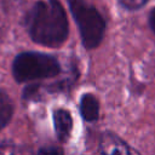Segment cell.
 <instances>
[{
  "mask_svg": "<svg viewBox=\"0 0 155 155\" xmlns=\"http://www.w3.org/2000/svg\"><path fill=\"white\" fill-rule=\"evenodd\" d=\"M148 0H119V2L127 10H138L147 4Z\"/></svg>",
  "mask_w": 155,
  "mask_h": 155,
  "instance_id": "cell-8",
  "label": "cell"
},
{
  "mask_svg": "<svg viewBox=\"0 0 155 155\" xmlns=\"http://www.w3.org/2000/svg\"><path fill=\"white\" fill-rule=\"evenodd\" d=\"M13 114V104L8 94L0 91V131L10 122Z\"/></svg>",
  "mask_w": 155,
  "mask_h": 155,
  "instance_id": "cell-7",
  "label": "cell"
},
{
  "mask_svg": "<svg viewBox=\"0 0 155 155\" xmlns=\"http://www.w3.org/2000/svg\"><path fill=\"white\" fill-rule=\"evenodd\" d=\"M149 25H150L153 33L155 34V7H154V8L150 11V13H149Z\"/></svg>",
  "mask_w": 155,
  "mask_h": 155,
  "instance_id": "cell-9",
  "label": "cell"
},
{
  "mask_svg": "<svg viewBox=\"0 0 155 155\" xmlns=\"http://www.w3.org/2000/svg\"><path fill=\"white\" fill-rule=\"evenodd\" d=\"M59 73L58 61L53 56L40 52H23L15 58L12 64V74L18 82L48 79Z\"/></svg>",
  "mask_w": 155,
  "mask_h": 155,
  "instance_id": "cell-3",
  "label": "cell"
},
{
  "mask_svg": "<svg viewBox=\"0 0 155 155\" xmlns=\"http://www.w3.org/2000/svg\"><path fill=\"white\" fill-rule=\"evenodd\" d=\"M53 124H54V131L57 134V138L59 142H65L73 128V119L69 111L65 109H57L53 111Z\"/></svg>",
  "mask_w": 155,
  "mask_h": 155,
  "instance_id": "cell-4",
  "label": "cell"
},
{
  "mask_svg": "<svg viewBox=\"0 0 155 155\" xmlns=\"http://www.w3.org/2000/svg\"><path fill=\"white\" fill-rule=\"evenodd\" d=\"M40 153H54V154H58V153H62L61 150H58V149H53V148H50V149H41L40 150Z\"/></svg>",
  "mask_w": 155,
  "mask_h": 155,
  "instance_id": "cell-10",
  "label": "cell"
},
{
  "mask_svg": "<svg viewBox=\"0 0 155 155\" xmlns=\"http://www.w3.org/2000/svg\"><path fill=\"white\" fill-rule=\"evenodd\" d=\"M101 151L104 154H130L134 153L121 138L113 133H104L101 139Z\"/></svg>",
  "mask_w": 155,
  "mask_h": 155,
  "instance_id": "cell-5",
  "label": "cell"
},
{
  "mask_svg": "<svg viewBox=\"0 0 155 155\" xmlns=\"http://www.w3.org/2000/svg\"><path fill=\"white\" fill-rule=\"evenodd\" d=\"M73 18L79 28L82 45L87 50L101 45L105 34V21L87 0H68Z\"/></svg>",
  "mask_w": 155,
  "mask_h": 155,
  "instance_id": "cell-2",
  "label": "cell"
},
{
  "mask_svg": "<svg viewBox=\"0 0 155 155\" xmlns=\"http://www.w3.org/2000/svg\"><path fill=\"white\" fill-rule=\"evenodd\" d=\"M80 114L86 121H96L99 116V104L97 98L91 94H84L80 101Z\"/></svg>",
  "mask_w": 155,
  "mask_h": 155,
  "instance_id": "cell-6",
  "label": "cell"
},
{
  "mask_svg": "<svg viewBox=\"0 0 155 155\" xmlns=\"http://www.w3.org/2000/svg\"><path fill=\"white\" fill-rule=\"evenodd\" d=\"M25 25L31 40L46 47L62 46L69 33L65 11L58 0H39L28 12Z\"/></svg>",
  "mask_w": 155,
  "mask_h": 155,
  "instance_id": "cell-1",
  "label": "cell"
}]
</instances>
